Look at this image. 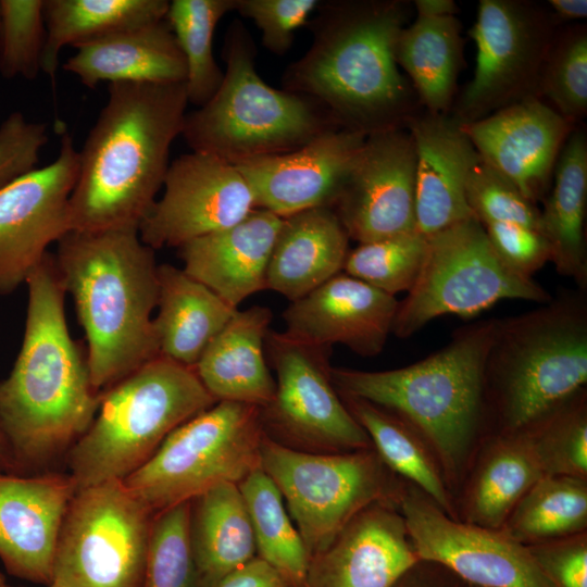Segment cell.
Masks as SVG:
<instances>
[{
	"label": "cell",
	"mask_w": 587,
	"mask_h": 587,
	"mask_svg": "<svg viewBox=\"0 0 587 587\" xmlns=\"http://www.w3.org/2000/svg\"><path fill=\"white\" fill-rule=\"evenodd\" d=\"M309 21L312 42L283 74V88L319 104L332 123L365 136L404 128L415 115L413 87L396 45L409 4L399 0L322 2Z\"/></svg>",
	"instance_id": "1"
},
{
	"label": "cell",
	"mask_w": 587,
	"mask_h": 587,
	"mask_svg": "<svg viewBox=\"0 0 587 587\" xmlns=\"http://www.w3.org/2000/svg\"><path fill=\"white\" fill-rule=\"evenodd\" d=\"M188 104L185 83L115 82L79 153L72 230L139 227L163 187Z\"/></svg>",
	"instance_id": "2"
},
{
	"label": "cell",
	"mask_w": 587,
	"mask_h": 587,
	"mask_svg": "<svg viewBox=\"0 0 587 587\" xmlns=\"http://www.w3.org/2000/svg\"><path fill=\"white\" fill-rule=\"evenodd\" d=\"M25 284V333L10 375L0 383V425L20 459L41 462L80 438L101 396L91 386L87 357L70 335L54 257L47 253Z\"/></svg>",
	"instance_id": "3"
},
{
	"label": "cell",
	"mask_w": 587,
	"mask_h": 587,
	"mask_svg": "<svg viewBox=\"0 0 587 587\" xmlns=\"http://www.w3.org/2000/svg\"><path fill=\"white\" fill-rule=\"evenodd\" d=\"M58 245L54 262L85 330L98 392L159 355L151 316L159 295L154 250L137 226L71 230Z\"/></svg>",
	"instance_id": "4"
},
{
	"label": "cell",
	"mask_w": 587,
	"mask_h": 587,
	"mask_svg": "<svg viewBox=\"0 0 587 587\" xmlns=\"http://www.w3.org/2000/svg\"><path fill=\"white\" fill-rule=\"evenodd\" d=\"M497 323L461 327L445 347L408 366L332 367L339 395L382 407L417 430L437 457L453 501L485 437L484 373Z\"/></svg>",
	"instance_id": "5"
},
{
	"label": "cell",
	"mask_w": 587,
	"mask_h": 587,
	"mask_svg": "<svg viewBox=\"0 0 587 587\" xmlns=\"http://www.w3.org/2000/svg\"><path fill=\"white\" fill-rule=\"evenodd\" d=\"M583 292L498 319L484 373L485 437L525 433L586 389Z\"/></svg>",
	"instance_id": "6"
},
{
	"label": "cell",
	"mask_w": 587,
	"mask_h": 587,
	"mask_svg": "<svg viewBox=\"0 0 587 587\" xmlns=\"http://www.w3.org/2000/svg\"><path fill=\"white\" fill-rule=\"evenodd\" d=\"M222 54L226 70L218 89L185 115L182 136L192 151L236 165L296 150L336 127L314 101L261 78L255 43L241 21L229 24Z\"/></svg>",
	"instance_id": "7"
},
{
	"label": "cell",
	"mask_w": 587,
	"mask_h": 587,
	"mask_svg": "<svg viewBox=\"0 0 587 587\" xmlns=\"http://www.w3.org/2000/svg\"><path fill=\"white\" fill-rule=\"evenodd\" d=\"M217 401L193 369L158 355L110 387L70 454L77 489L123 480L179 425Z\"/></svg>",
	"instance_id": "8"
},
{
	"label": "cell",
	"mask_w": 587,
	"mask_h": 587,
	"mask_svg": "<svg viewBox=\"0 0 587 587\" xmlns=\"http://www.w3.org/2000/svg\"><path fill=\"white\" fill-rule=\"evenodd\" d=\"M264 435L261 408L218 401L175 428L123 483L155 515L216 485L239 484L260 467Z\"/></svg>",
	"instance_id": "9"
},
{
	"label": "cell",
	"mask_w": 587,
	"mask_h": 587,
	"mask_svg": "<svg viewBox=\"0 0 587 587\" xmlns=\"http://www.w3.org/2000/svg\"><path fill=\"white\" fill-rule=\"evenodd\" d=\"M260 469L279 489L309 560L369 505L389 502L398 507L404 483L373 448L305 452L266 435L261 445Z\"/></svg>",
	"instance_id": "10"
},
{
	"label": "cell",
	"mask_w": 587,
	"mask_h": 587,
	"mask_svg": "<svg viewBox=\"0 0 587 587\" xmlns=\"http://www.w3.org/2000/svg\"><path fill=\"white\" fill-rule=\"evenodd\" d=\"M426 238L420 274L398 302L391 333L399 338L411 337L441 315L474 317L501 300L542 304L552 298L500 260L475 216Z\"/></svg>",
	"instance_id": "11"
},
{
	"label": "cell",
	"mask_w": 587,
	"mask_h": 587,
	"mask_svg": "<svg viewBox=\"0 0 587 587\" xmlns=\"http://www.w3.org/2000/svg\"><path fill=\"white\" fill-rule=\"evenodd\" d=\"M153 516L123 480L78 488L60 530L49 587H142Z\"/></svg>",
	"instance_id": "12"
},
{
	"label": "cell",
	"mask_w": 587,
	"mask_h": 587,
	"mask_svg": "<svg viewBox=\"0 0 587 587\" xmlns=\"http://www.w3.org/2000/svg\"><path fill=\"white\" fill-rule=\"evenodd\" d=\"M265 352L276 372L274 397L261 408L263 429L268 438L291 449L315 453L373 448L333 383L332 347L270 329Z\"/></svg>",
	"instance_id": "13"
},
{
	"label": "cell",
	"mask_w": 587,
	"mask_h": 587,
	"mask_svg": "<svg viewBox=\"0 0 587 587\" xmlns=\"http://www.w3.org/2000/svg\"><path fill=\"white\" fill-rule=\"evenodd\" d=\"M469 34L476 46L475 71L453 118L471 123L538 97L542 66L555 36L550 14L533 2L480 0Z\"/></svg>",
	"instance_id": "14"
},
{
	"label": "cell",
	"mask_w": 587,
	"mask_h": 587,
	"mask_svg": "<svg viewBox=\"0 0 587 587\" xmlns=\"http://www.w3.org/2000/svg\"><path fill=\"white\" fill-rule=\"evenodd\" d=\"M398 510L423 561L435 562L474 587H552L526 546L501 529L452 519L404 480Z\"/></svg>",
	"instance_id": "15"
},
{
	"label": "cell",
	"mask_w": 587,
	"mask_h": 587,
	"mask_svg": "<svg viewBox=\"0 0 587 587\" xmlns=\"http://www.w3.org/2000/svg\"><path fill=\"white\" fill-rule=\"evenodd\" d=\"M79 153L64 132L58 157L0 189V294L26 282L48 247L72 230L70 198Z\"/></svg>",
	"instance_id": "16"
},
{
	"label": "cell",
	"mask_w": 587,
	"mask_h": 587,
	"mask_svg": "<svg viewBox=\"0 0 587 587\" xmlns=\"http://www.w3.org/2000/svg\"><path fill=\"white\" fill-rule=\"evenodd\" d=\"M161 199L139 225L153 250L177 247L228 228L255 209L250 187L235 165L208 153H186L167 168Z\"/></svg>",
	"instance_id": "17"
},
{
	"label": "cell",
	"mask_w": 587,
	"mask_h": 587,
	"mask_svg": "<svg viewBox=\"0 0 587 587\" xmlns=\"http://www.w3.org/2000/svg\"><path fill=\"white\" fill-rule=\"evenodd\" d=\"M415 150L408 129L370 134L332 209L359 243L416 230Z\"/></svg>",
	"instance_id": "18"
},
{
	"label": "cell",
	"mask_w": 587,
	"mask_h": 587,
	"mask_svg": "<svg viewBox=\"0 0 587 587\" xmlns=\"http://www.w3.org/2000/svg\"><path fill=\"white\" fill-rule=\"evenodd\" d=\"M460 125L479 158L535 204L546 198L560 151L574 130L539 97Z\"/></svg>",
	"instance_id": "19"
},
{
	"label": "cell",
	"mask_w": 587,
	"mask_h": 587,
	"mask_svg": "<svg viewBox=\"0 0 587 587\" xmlns=\"http://www.w3.org/2000/svg\"><path fill=\"white\" fill-rule=\"evenodd\" d=\"M365 135L329 128L285 153L236 164L251 189L255 209L286 217L336 201Z\"/></svg>",
	"instance_id": "20"
},
{
	"label": "cell",
	"mask_w": 587,
	"mask_h": 587,
	"mask_svg": "<svg viewBox=\"0 0 587 587\" xmlns=\"http://www.w3.org/2000/svg\"><path fill=\"white\" fill-rule=\"evenodd\" d=\"M395 296L346 273L291 301L283 313L285 333L317 346L340 344L361 357L379 354L392 332Z\"/></svg>",
	"instance_id": "21"
},
{
	"label": "cell",
	"mask_w": 587,
	"mask_h": 587,
	"mask_svg": "<svg viewBox=\"0 0 587 587\" xmlns=\"http://www.w3.org/2000/svg\"><path fill=\"white\" fill-rule=\"evenodd\" d=\"M419 561L398 507L376 502L310 558L305 587H392Z\"/></svg>",
	"instance_id": "22"
},
{
	"label": "cell",
	"mask_w": 587,
	"mask_h": 587,
	"mask_svg": "<svg viewBox=\"0 0 587 587\" xmlns=\"http://www.w3.org/2000/svg\"><path fill=\"white\" fill-rule=\"evenodd\" d=\"M76 490L71 475L0 474V559L10 574L50 586L60 530Z\"/></svg>",
	"instance_id": "23"
},
{
	"label": "cell",
	"mask_w": 587,
	"mask_h": 587,
	"mask_svg": "<svg viewBox=\"0 0 587 587\" xmlns=\"http://www.w3.org/2000/svg\"><path fill=\"white\" fill-rule=\"evenodd\" d=\"M405 127L415 150L416 230L428 237L474 216L465 186L478 153L460 123L426 111L413 115Z\"/></svg>",
	"instance_id": "24"
},
{
	"label": "cell",
	"mask_w": 587,
	"mask_h": 587,
	"mask_svg": "<svg viewBox=\"0 0 587 587\" xmlns=\"http://www.w3.org/2000/svg\"><path fill=\"white\" fill-rule=\"evenodd\" d=\"M282 217L252 210L239 223L180 246L183 270L238 308L266 289V272Z\"/></svg>",
	"instance_id": "25"
},
{
	"label": "cell",
	"mask_w": 587,
	"mask_h": 587,
	"mask_svg": "<svg viewBox=\"0 0 587 587\" xmlns=\"http://www.w3.org/2000/svg\"><path fill=\"white\" fill-rule=\"evenodd\" d=\"M63 68L88 88L101 82L185 83L187 66L166 20L127 26L74 47Z\"/></svg>",
	"instance_id": "26"
},
{
	"label": "cell",
	"mask_w": 587,
	"mask_h": 587,
	"mask_svg": "<svg viewBox=\"0 0 587 587\" xmlns=\"http://www.w3.org/2000/svg\"><path fill=\"white\" fill-rule=\"evenodd\" d=\"M272 317L263 305L237 310L200 357L195 372L217 402L264 408L272 401L276 384L265 358Z\"/></svg>",
	"instance_id": "27"
},
{
	"label": "cell",
	"mask_w": 587,
	"mask_h": 587,
	"mask_svg": "<svg viewBox=\"0 0 587 587\" xmlns=\"http://www.w3.org/2000/svg\"><path fill=\"white\" fill-rule=\"evenodd\" d=\"M544 475L526 434L486 436L454 498L455 520L501 529Z\"/></svg>",
	"instance_id": "28"
},
{
	"label": "cell",
	"mask_w": 587,
	"mask_h": 587,
	"mask_svg": "<svg viewBox=\"0 0 587 587\" xmlns=\"http://www.w3.org/2000/svg\"><path fill=\"white\" fill-rule=\"evenodd\" d=\"M349 251V237L332 208L283 217L267 266L266 289L295 301L341 273Z\"/></svg>",
	"instance_id": "29"
},
{
	"label": "cell",
	"mask_w": 587,
	"mask_h": 587,
	"mask_svg": "<svg viewBox=\"0 0 587 587\" xmlns=\"http://www.w3.org/2000/svg\"><path fill=\"white\" fill-rule=\"evenodd\" d=\"M158 283L153 327L159 355L195 370L209 344L238 308L183 268L167 263L158 265Z\"/></svg>",
	"instance_id": "30"
},
{
	"label": "cell",
	"mask_w": 587,
	"mask_h": 587,
	"mask_svg": "<svg viewBox=\"0 0 587 587\" xmlns=\"http://www.w3.org/2000/svg\"><path fill=\"white\" fill-rule=\"evenodd\" d=\"M550 192L540 210V232L549 242L555 271L587 286L585 215L587 201V138L573 130L557 160Z\"/></svg>",
	"instance_id": "31"
},
{
	"label": "cell",
	"mask_w": 587,
	"mask_h": 587,
	"mask_svg": "<svg viewBox=\"0 0 587 587\" xmlns=\"http://www.w3.org/2000/svg\"><path fill=\"white\" fill-rule=\"evenodd\" d=\"M190 540L197 587H217L257 555L238 484L223 483L191 500Z\"/></svg>",
	"instance_id": "32"
},
{
	"label": "cell",
	"mask_w": 587,
	"mask_h": 587,
	"mask_svg": "<svg viewBox=\"0 0 587 587\" xmlns=\"http://www.w3.org/2000/svg\"><path fill=\"white\" fill-rule=\"evenodd\" d=\"M340 397L367 434L382 461L396 475L417 487L445 513L455 519L453 497L438 459L417 430L382 407L360 398Z\"/></svg>",
	"instance_id": "33"
},
{
	"label": "cell",
	"mask_w": 587,
	"mask_h": 587,
	"mask_svg": "<svg viewBox=\"0 0 587 587\" xmlns=\"http://www.w3.org/2000/svg\"><path fill=\"white\" fill-rule=\"evenodd\" d=\"M461 25L453 16L416 17L397 40L396 61L427 112L451 107L462 61Z\"/></svg>",
	"instance_id": "34"
},
{
	"label": "cell",
	"mask_w": 587,
	"mask_h": 587,
	"mask_svg": "<svg viewBox=\"0 0 587 587\" xmlns=\"http://www.w3.org/2000/svg\"><path fill=\"white\" fill-rule=\"evenodd\" d=\"M168 5L167 0H43L47 36L41 71L53 79L64 46L164 20Z\"/></svg>",
	"instance_id": "35"
},
{
	"label": "cell",
	"mask_w": 587,
	"mask_h": 587,
	"mask_svg": "<svg viewBox=\"0 0 587 587\" xmlns=\"http://www.w3.org/2000/svg\"><path fill=\"white\" fill-rule=\"evenodd\" d=\"M501 530L524 546L587 532V478L542 476L516 503Z\"/></svg>",
	"instance_id": "36"
},
{
	"label": "cell",
	"mask_w": 587,
	"mask_h": 587,
	"mask_svg": "<svg viewBox=\"0 0 587 587\" xmlns=\"http://www.w3.org/2000/svg\"><path fill=\"white\" fill-rule=\"evenodd\" d=\"M238 487L250 517L257 555L298 587H305L309 554L277 486L259 467Z\"/></svg>",
	"instance_id": "37"
},
{
	"label": "cell",
	"mask_w": 587,
	"mask_h": 587,
	"mask_svg": "<svg viewBox=\"0 0 587 587\" xmlns=\"http://www.w3.org/2000/svg\"><path fill=\"white\" fill-rule=\"evenodd\" d=\"M237 0H173L165 16L187 66L188 103L205 104L218 89L224 72L213 54V35L220 20L235 11Z\"/></svg>",
	"instance_id": "38"
},
{
	"label": "cell",
	"mask_w": 587,
	"mask_h": 587,
	"mask_svg": "<svg viewBox=\"0 0 587 587\" xmlns=\"http://www.w3.org/2000/svg\"><path fill=\"white\" fill-rule=\"evenodd\" d=\"M427 238L417 230L359 243L349 251L344 271L391 296L414 285L426 252Z\"/></svg>",
	"instance_id": "39"
},
{
	"label": "cell",
	"mask_w": 587,
	"mask_h": 587,
	"mask_svg": "<svg viewBox=\"0 0 587 587\" xmlns=\"http://www.w3.org/2000/svg\"><path fill=\"white\" fill-rule=\"evenodd\" d=\"M524 434L545 476L587 478L586 389Z\"/></svg>",
	"instance_id": "40"
},
{
	"label": "cell",
	"mask_w": 587,
	"mask_h": 587,
	"mask_svg": "<svg viewBox=\"0 0 587 587\" xmlns=\"http://www.w3.org/2000/svg\"><path fill=\"white\" fill-rule=\"evenodd\" d=\"M190 511L187 501L153 516L142 587H197Z\"/></svg>",
	"instance_id": "41"
},
{
	"label": "cell",
	"mask_w": 587,
	"mask_h": 587,
	"mask_svg": "<svg viewBox=\"0 0 587 587\" xmlns=\"http://www.w3.org/2000/svg\"><path fill=\"white\" fill-rule=\"evenodd\" d=\"M545 97L561 116L575 124L587 111V33L575 27L554 36L545 60L538 97Z\"/></svg>",
	"instance_id": "42"
},
{
	"label": "cell",
	"mask_w": 587,
	"mask_h": 587,
	"mask_svg": "<svg viewBox=\"0 0 587 587\" xmlns=\"http://www.w3.org/2000/svg\"><path fill=\"white\" fill-rule=\"evenodd\" d=\"M46 36L43 0H0V74L36 78Z\"/></svg>",
	"instance_id": "43"
},
{
	"label": "cell",
	"mask_w": 587,
	"mask_h": 587,
	"mask_svg": "<svg viewBox=\"0 0 587 587\" xmlns=\"http://www.w3.org/2000/svg\"><path fill=\"white\" fill-rule=\"evenodd\" d=\"M467 204L482 223H514L540 232V210L479 155L465 186Z\"/></svg>",
	"instance_id": "44"
},
{
	"label": "cell",
	"mask_w": 587,
	"mask_h": 587,
	"mask_svg": "<svg viewBox=\"0 0 587 587\" xmlns=\"http://www.w3.org/2000/svg\"><path fill=\"white\" fill-rule=\"evenodd\" d=\"M320 3L319 0H237L235 11L253 21L261 30L265 49L283 55L290 49L296 30L309 22Z\"/></svg>",
	"instance_id": "45"
},
{
	"label": "cell",
	"mask_w": 587,
	"mask_h": 587,
	"mask_svg": "<svg viewBox=\"0 0 587 587\" xmlns=\"http://www.w3.org/2000/svg\"><path fill=\"white\" fill-rule=\"evenodd\" d=\"M48 138L45 123L30 122L18 111L0 124V189L36 167Z\"/></svg>",
	"instance_id": "46"
},
{
	"label": "cell",
	"mask_w": 587,
	"mask_h": 587,
	"mask_svg": "<svg viewBox=\"0 0 587 587\" xmlns=\"http://www.w3.org/2000/svg\"><path fill=\"white\" fill-rule=\"evenodd\" d=\"M483 226L497 255L519 275L533 278L550 262V246L541 232L514 223H488Z\"/></svg>",
	"instance_id": "47"
},
{
	"label": "cell",
	"mask_w": 587,
	"mask_h": 587,
	"mask_svg": "<svg viewBox=\"0 0 587 587\" xmlns=\"http://www.w3.org/2000/svg\"><path fill=\"white\" fill-rule=\"evenodd\" d=\"M526 547L552 587H587V532Z\"/></svg>",
	"instance_id": "48"
},
{
	"label": "cell",
	"mask_w": 587,
	"mask_h": 587,
	"mask_svg": "<svg viewBox=\"0 0 587 587\" xmlns=\"http://www.w3.org/2000/svg\"><path fill=\"white\" fill-rule=\"evenodd\" d=\"M217 587H298L276 567L255 555L228 574Z\"/></svg>",
	"instance_id": "49"
},
{
	"label": "cell",
	"mask_w": 587,
	"mask_h": 587,
	"mask_svg": "<svg viewBox=\"0 0 587 587\" xmlns=\"http://www.w3.org/2000/svg\"><path fill=\"white\" fill-rule=\"evenodd\" d=\"M392 587H463V582L445 566L420 560Z\"/></svg>",
	"instance_id": "50"
},
{
	"label": "cell",
	"mask_w": 587,
	"mask_h": 587,
	"mask_svg": "<svg viewBox=\"0 0 587 587\" xmlns=\"http://www.w3.org/2000/svg\"><path fill=\"white\" fill-rule=\"evenodd\" d=\"M413 5L417 17L453 16L457 12L453 0H416Z\"/></svg>",
	"instance_id": "51"
},
{
	"label": "cell",
	"mask_w": 587,
	"mask_h": 587,
	"mask_svg": "<svg viewBox=\"0 0 587 587\" xmlns=\"http://www.w3.org/2000/svg\"><path fill=\"white\" fill-rule=\"evenodd\" d=\"M553 13L564 20H580L587 16L586 0H549Z\"/></svg>",
	"instance_id": "52"
},
{
	"label": "cell",
	"mask_w": 587,
	"mask_h": 587,
	"mask_svg": "<svg viewBox=\"0 0 587 587\" xmlns=\"http://www.w3.org/2000/svg\"><path fill=\"white\" fill-rule=\"evenodd\" d=\"M4 440H5V438H4V435H3V432H2V428H1V425H0V457L2 454Z\"/></svg>",
	"instance_id": "53"
},
{
	"label": "cell",
	"mask_w": 587,
	"mask_h": 587,
	"mask_svg": "<svg viewBox=\"0 0 587 587\" xmlns=\"http://www.w3.org/2000/svg\"><path fill=\"white\" fill-rule=\"evenodd\" d=\"M5 585V579L2 574H0V587H3Z\"/></svg>",
	"instance_id": "54"
},
{
	"label": "cell",
	"mask_w": 587,
	"mask_h": 587,
	"mask_svg": "<svg viewBox=\"0 0 587 587\" xmlns=\"http://www.w3.org/2000/svg\"><path fill=\"white\" fill-rule=\"evenodd\" d=\"M463 587H474V586H470L463 583Z\"/></svg>",
	"instance_id": "55"
},
{
	"label": "cell",
	"mask_w": 587,
	"mask_h": 587,
	"mask_svg": "<svg viewBox=\"0 0 587 587\" xmlns=\"http://www.w3.org/2000/svg\"><path fill=\"white\" fill-rule=\"evenodd\" d=\"M3 587H12V586H9V585L5 584Z\"/></svg>",
	"instance_id": "56"
}]
</instances>
